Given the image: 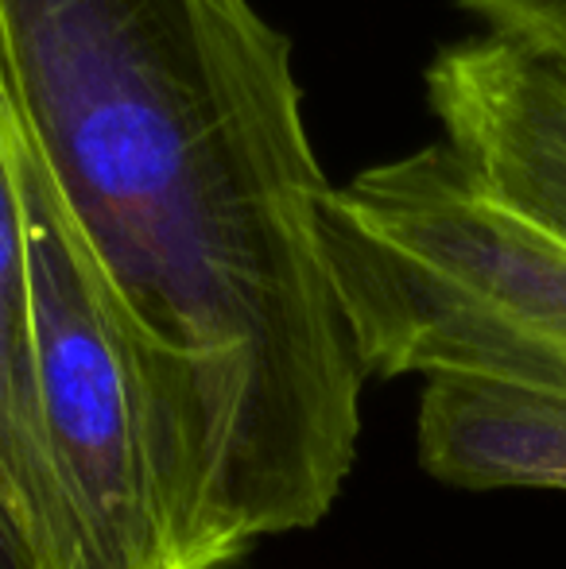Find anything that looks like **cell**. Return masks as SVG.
Masks as SVG:
<instances>
[{"instance_id": "cell-3", "label": "cell", "mask_w": 566, "mask_h": 569, "mask_svg": "<svg viewBox=\"0 0 566 569\" xmlns=\"http://www.w3.org/2000/svg\"><path fill=\"white\" fill-rule=\"evenodd\" d=\"M427 106L461 171L566 244V39L477 31L443 47Z\"/></svg>"}, {"instance_id": "cell-4", "label": "cell", "mask_w": 566, "mask_h": 569, "mask_svg": "<svg viewBox=\"0 0 566 569\" xmlns=\"http://www.w3.org/2000/svg\"><path fill=\"white\" fill-rule=\"evenodd\" d=\"M0 569H75L39 403L31 252L0 78Z\"/></svg>"}, {"instance_id": "cell-6", "label": "cell", "mask_w": 566, "mask_h": 569, "mask_svg": "<svg viewBox=\"0 0 566 569\" xmlns=\"http://www.w3.org/2000/svg\"><path fill=\"white\" fill-rule=\"evenodd\" d=\"M481 31L566 39V0H458Z\"/></svg>"}, {"instance_id": "cell-5", "label": "cell", "mask_w": 566, "mask_h": 569, "mask_svg": "<svg viewBox=\"0 0 566 569\" xmlns=\"http://www.w3.org/2000/svg\"><path fill=\"white\" fill-rule=\"evenodd\" d=\"M419 465L466 492H566V399L508 383L435 376L419 396Z\"/></svg>"}, {"instance_id": "cell-2", "label": "cell", "mask_w": 566, "mask_h": 569, "mask_svg": "<svg viewBox=\"0 0 566 569\" xmlns=\"http://www.w3.org/2000/svg\"><path fill=\"white\" fill-rule=\"evenodd\" d=\"M322 244L369 376L566 399V244L485 194L443 143L334 187Z\"/></svg>"}, {"instance_id": "cell-1", "label": "cell", "mask_w": 566, "mask_h": 569, "mask_svg": "<svg viewBox=\"0 0 566 569\" xmlns=\"http://www.w3.org/2000/svg\"><path fill=\"white\" fill-rule=\"evenodd\" d=\"M0 78L229 562L330 516L369 372L257 0H0Z\"/></svg>"}]
</instances>
